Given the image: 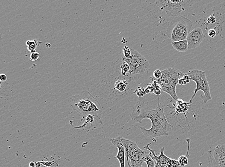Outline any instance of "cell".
I'll list each match as a JSON object with an SVG mask.
<instances>
[{"label":"cell","instance_id":"6da1fadb","mask_svg":"<svg viewBox=\"0 0 225 167\" xmlns=\"http://www.w3.org/2000/svg\"><path fill=\"white\" fill-rule=\"evenodd\" d=\"M140 99L138 100L130 116L135 123H141L145 118L151 121L152 126L149 129L139 127L143 134L154 142H156L154 139L156 137L169 136L173 127L167 121L164 111V106L160 102L159 97L158 105L154 109H150L149 106L145 104L144 100Z\"/></svg>","mask_w":225,"mask_h":167},{"label":"cell","instance_id":"7a4b0ae2","mask_svg":"<svg viewBox=\"0 0 225 167\" xmlns=\"http://www.w3.org/2000/svg\"><path fill=\"white\" fill-rule=\"evenodd\" d=\"M71 106L74 110L84 117L101 111V105L89 91H83L81 94L72 97Z\"/></svg>","mask_w":225,"mask_h":167},{"label":"cell","instance_id":"3957f363","mask_svg":"<svg viewBox=\"0 0 225 167\" xmlns=\"http://www.w3.org/2000/svg\"><path fill=\"white\" fill-rule=\"evenodd\" d=\"M192 26L193 23L188 18L183 16H176L169 23L166 35L172 42L185 40Z\"/></svg>","mask_w":225,"mask_h":167},{"label":"cell","instance_id":"277c9868","mask_svg":"<svg viewBox=\"0 0 225 167\" xmlns=\"http://www.w3.org/2000/svg\"><path fill=\"white\" fill-rule=\"evenodd\" d=\"M184 75V73L176 68H168L162 71V76L160 79H154L160 84L161 91L169 94L176 101L178 99L176 91L177 85L179 83L180 78Z\"/></svg>","mask_w":225,"mask_h":167},{"label":"cell","instance_id":"5b68a950","mask_svg":"<svg viewBox=\"0 0 225 167\" xmlns=\"http://www.w3.org/2000/svg\"><path fill=\"white\" fill-rule=\"evenodd\" d=\"M191 81H194L196 83V88L194 91V94L190 99V103L192 104V100L195 97L196 94L199 91H202L204 93V95H201V99L203 100L204 104L208 101L212 100L211 95L209 84L206 77V72L198 70H194L189 71L188 73Z\"/></svg>","mask_w":225,"mask_h":167},{"label":"cell","instance_id":"8992f818","mask_svg":"<svg viewBox=\"0 0 225 167\" xmlns=\"http://www.w3.org/2000/svg\"><path fill=\"white\" fill-rule=\"evenodd\" d=\"M198 1L188 0H158L154 1V5L158 6L161 10L164 11L168 16H174L190 7V6Z\"/></svg>","mask_w":225,"mask_h":167},{"label":"cell","instance_id":"52a82bcc","mask_svg":"<svg viewBox=\"0 0 225 167\" xmlns=\"http://www.w3.org/2000/svg\"><path fill=\"white\" fill-rule=\"evenodd\" d=\"M122 141L125 148V152L128 154V157L130 160L131 166L133 167H143L146 157L149 154V151H144L140 149L137 142L125 139L123 136Z\"/></svg>","mask_w":225,"mask_h":167},{"label":"cell","instance_id":"ba28073f","mask_svg":"<svg viewBox=\"0 0 225 167\" xmlns=\"http://www.w3.org/2000/svg\"><path fill=\"white\" fill-rule=\"evenodd\" d=\"M131 55L129 58L122 57L123 61L128 64L131 75L143 74L150 67L149 63L146 58L136 50L131 48Z\"/></svg>","mask_w":225,"mask_h":167},{"label":"cell","instance_id":"9c48e42d","mask_svg":"<svg viewBox=\"0 0 225 167\" xmlns=\"http://www.w3.org/2000/svg\"><path fill=\"white\" fill-rule=\"evenodd\" d=\"M207 152L208 163L206 167H225V144L211 148Z\"/></svg>","mask_w":225,"mask_h":167},{"label":"cell","instance_id":"30bf717a","mask_svg":"<svg viewBox=\"0 0 225 167\" xmlns=\"http://www.w3.org/2000/svg\"><path fill=\"white\" fill-rule=\"evenodd\" d=\"M205 38L203 31L201 28H196L190 32L186 40L188 44L189 50L199 46Z\"/></svg>","mask_w":225,"mask_h":167},{"label":"cell","instance_id":"8fae6325","mask_svg":"<svg viewBox=\"0 0 225 167\" xmlns=\"http://www.w3.org/2000/svg\"><path fill=\"white\" fill-rule=\"evenodd\" d=\"M151 145V143H149L146 146H144V148L145 150L149 151L150 156L154 161H156L155 167H168V164L169 163L172 159L166 156L164 153L165 148L164 147L161 148L160 149V155L157 156L155 153L156 150H152L150 148V145Z\"/></svg>","mask_w":225,"mask_h":167},{"label":"cell","instance_id":"7c38bea8","mask_svg":"<svg viewBox=\"0 0 225 167\" xmlns=\"http://www.w3.org/2000/svg\"><path fill=\"white\" fill-rule=\"evenodd\" d=\"M110 141L118 149V153L117 156L115 157V159H117L119 161L120 167H125V149L122 141V136H120L117 138L111 139Z\"/></svg>","mask_w":225,"mask_h":167},{"label":"cell","instance_id":"4fadbf2b","mask_svg":"<svg viewBox=\"0 0 225 167\" xmlns=\"http://www.w3.org/2000/svg\"><path fill=\"white\" fill-rule=\"evenodd\" d=\"M176 106L175 108V111L174 112L176 114L180 113H183L185 115V117L187 119V117L186 116V112L188 111L189 107L190 106V102H184L183 99H178L176 101Z\"/></svg>","mask_w":225,"mask_h":167},{"label":"cell","instance_id":"5bb4252c","mask_svg":"<svg viewBox=\"0 0 225 167\" xmlns=\"http://www.w3.org/2000/svg\"><path fill=\"white\" fill-rule=\"evenodd\" d=\"M172 44L173 47L180 52H184L189 50L188 44L186 40L178 42H172Z\"/></svg>","mask_w":225,"mask_h":167},{"label":"cell","instance_id":"9a60e30c","mask_svg":"<svg viewBox=\"0 0 225 167\" xmlns=\"http://www.w3.org/2000/svg\"><path fill=\"white\" fill-rule=\"evenodd\" d=\"M186 142L188 143L187 152L186 155L185 156H181L179 157V160H178L179 163H180L181 167H184V166H186L188 164L189 158L190 157V155H189V151H190L191 140L189 138H187V139H186Z\"/></svg>","mask_w":225,"mask_h":167},{"label":"cell","instance_id":"2e32d148","mask_svg":"<svg viewBox=\"0 0 225 167\" xmlns=\"http://www.w3.org/2000/svg\"><path fill=\"white\" fill-rule=\"evenodd\" d=\"M26 45L28 51L30 52L31 54H32L33 52H36V49L39 45V43L37 40L33 39L32 40H27L26 42Z\"/></svg>","mask_w":225,"mask_h":167},{"label":"cell","instance_id":"e0dca14e","mask_svg":"<svg viewBox=\"0 0 225 167\" xmlns=\"http://www.w3.org/2000/svg\"><path fill=\"white\" fill-rule=\"evenodd\" d=\"M151 79H152L151 85H152L153 93H154V94L157 96H159L161 94V92H162L160 86V84H158L157 81H156L154 78H151Z\"/></svg>","mask_w":225,"mask_h":167},{"label":"cell","instance_id":"ac0fdd59","mask_svg":"<svg viewBox=\"0 0 225 167\" xmlns=\"http://www.w3.org/2000/svg\"><path fill=\"white\" fill-rule=\"evenodd\" d=\"M121 73L124 76H127L126 73H130V67L128 64L124 61H123V64L120 66Z\"/></svg>","mask_w":225,"mask_h":167},{"label":"cell","instance_id":"d6986e66","mask_svg":"<svg viewBox=\"0 0 225 167\" xmlns=\"http://www.w3.org/2000/svg\"><path fill=\"white\" fill-rule=\"evenodd\" d=\"M191 81V79L188 74H184V75L179 79L178 84L180 85H184L189 83Z\"/></svg>","mask_w":225,"mask_h":167},{"label":"cell","instance_id":"ffe728a7","mask_svg":"<svg viewBox=\"0 0 225 167\" xmlns=\"http://www.w3.org/2000/svg\"><path fill=\"white\" fill-rule=\"evenodd\" d=\"M149 154L146 157L145 162L146 163L148 167H156V162H154V160L152 159Z\"/></svg>","mask_w":225,"mask_h":167},{"label":"cell","instance_id":"44dd1931","mask_svg":"<svg viewBox=\"0 0 225 167\" xmlns=\"http://www.w3.org/2000/svg\"><path fill=\"white\" fill-rule=\"evenodd\" d=\"M126 85L124 82H117L116 83L115 88L119 91H123L125 89Z\"/></svg>","mask_w":225,"mask_h":167},{"label":"cell","instance_id":"7402d4cb","mask_svg":"<svg viewBox=\"0 0 225 167\" xmlns=\"http://www.w3.org/2000/svg\"><path fill=\"white\" fill-rule=\"evenodd\" d=\"M123 54L122 55V57L125 58H129L131 55V48H129L128 46H125L123 49Z\"/></svg>","mask_w":225,"mask_h":167},{"label":"cell","instance_id":"603a6c76","mask_svg":"<svg viewBox=\"0 0 225 167\" xmlns=\"http://www.w3.org/2000/svg\"><path fill=\"white\" fill-rule=\"evenodd\" d=\"M135 92H136V94L139 97V98L142 97L144 95L146 94L145 93V90H144V88H141V87H139L138 89H137L136 90H135Z\"/></svg>","mask_w":225,"mask_h":167},{"label":"cell","instance_id":"cb8c5ba5","mask_svg":"<svg viewBox=\"0 0 225 167\" xmlns=\"http://www.w3.org/2000/svg\"><path fill=\"white\" fill-rule=\"evenodd\" d=\"M162 76V71L160 70H157L154 71V78L156 79H158L161 78Z\"/></svg>","mask_w":225,"mask_h":167},{"label":"cell","instance_id":"d4e9b609","mask_svg":"<svg viewBox=\"0 0 225 167\" xmlns=\"http://www.w3.org/2000/svg\"><path fill=\"white\" fill-rule=\"evenodd\" d=\"M39 56H40V55H39V52H33V53H32V54H30V59L31 61H36V60H38L39 58Z\"/></svg>","mask_w":225,"mask_h":167},{"label":"cell","instance_id":"484cf974","mask_svg":"<svg viewBox=\"0 0 225 167\" xmlns=\"http://www.w3.org/2000/svg\"><path fill=\"white\" fill-rule=\"evenodd\" d=\"M217 31L214 28H211L208 31L207 34L208 35L211 37V38H214L215 37V36L217 35Z\"/></svg>","mask_w":225,"mask_h":167},{"label":"cell","instance_id":"4316f807","mask_svg":"<svg viewBox=\"0 0 225 167\" xmlns=\"http://www.w3.org/2000/svg\"><path fill=\"white\" fill-rule=\"evenodd\" d=\"M215 21H216V19H215V16L214 15L210 16L209 17H208V19L207 20V21L208 23L211 24H213V23H214Z\"/></svg>","mask_w":225,"mask_h":167},{"label":"cell","instance_id":"83f0119b","mask_svg":"<svg viewBox=\"0 0 225 167\" xmlns=\"http://www.w3.org/2000/svg\"><path fill=\"white\" fill-rule=\"evenodd\" d=\"M7 77L6 76V75L4 74H1L0 75V81L1 82H5L7 81Z\"/></svg>","mask_w":225,"mask_h":167},{"label":"cell","instance_id":"f1b7e54d","mask_svg":"<svg viewBox=\"0 0 225 167\" xmlns=\"http://www.w3.org/2000/svg\"><path fill=\"white\" fill-rule=\"evenodd\" d=\"M126 154V158L127 161V164H128V167H133L131 166V165L130 164V162L129 161V157H128V154L125 152Z\"/></svg>","mask_w":225,"mask_h":167},{"label":"cell","instance_id":"f546056e","mask_svg":"<svg viewBox=\"0 0 225 167\" xmlns=\"http://www.w3.org/2000/svg\"><path fill=\"white\" fill-rule=\"evenodd\" d=\"M29 167H36V163L32 161L30 163H29Z\"/></svg>","mask_w":225,"mask_h":167},{"label":"cell","instance_id":"4dcf8cb0","mask_svg":"<svg viewBox=\"0 0 225 167\" xmlns=\"http://www.w3.org/2000/svg\"><path fill=\"white\" fill-rule=\"evenodd\" d=\"M41 165H42V164L40 162H37L36 163V167H40Z\"/></svg>","mask_w":225,"mask_h":167}]
</instances>
